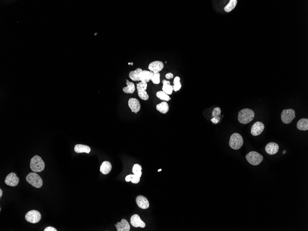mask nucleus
Listing matches in <instances>:
<instances>
[{"mask_svg":"<svg viewBox=\"0 0 308 231\" xmlns=\"http://www.w3.org/2000/svg\"><path fill=\"white\" fill-rule=\"evenodd\" d=\"M295 117V112L293 109L283 110L281 113V120L284 123L286 124L291 123Z\"/></svg>","mask_w":308,"mask_h":231,"instance_id":"6","label":"nucleus"},{"mask_svg":"<svg viewBox=\"0 0 308 231\" xmlns=\"http://www.w3.org/2000/svg\"><path fill=\"white\" fill-rule=\"evenodd\" d=\"M248 162L251 165L257 166L263 161V157L261 154L256 151H251L246 156Z\"/></svg>","mask_w":308,"mask_h":231,"instance_id":"5","label":"nucleus"},{"mask_svg":"<svg viewBox=\"0 0 308 231\" xmlns=\"http://www.w3.org/2000/svg\"><path fill=\"white\" fill-rule=\"evenodd\" d=\"M181 78L177 76L174 78V85L173 86V89L175 91H178L181 88Z\"/></svg>","mask_w":308,"mask_h":231,"instance_id":"26","label":"nucleus"},{"mask_svg":"<svg viewBox=\"0 0 308 231\" xmlns=\"http://www.w3.org/2000/svg\"><path fill=\"white\" fill-rule=\"evenodd\" d=\"M164 68V64L161 61H155L152 62L149 65L148 68L153 73H158Z\"/></svg>","mask_w":308,"mask_h":231,"instance_id":"10","label":"nucleus"},{"mask_svg":"<svg viewBox=\"0 0 308 231\" xmlns=\"http://www.w3.org/2000/svg\"><path fill=\"white\" fill-rule=\"evenodd\" d=\"M112 169V165L108 161H104L100 167V172L103 175L109 174Z\"/></svg>","mask_w":308,"mask_h":231,"instance_id":"18","label":"nucleus"},{"mask_svg":"<svg viewBox=\"0 0 308 231\" xmlns=\"http://www.w3.org/2000/svg\"><path fill=\"white\" fill-rule=\"evenodd\" d=\"M244 143L243 137L240 134L235 133L231 135L229 140V146L231 148L238 150L241 148Z\"/></svg>","mask_w":308,"mask_h":231,"instance_id":"3","label":"nucleus"},{"mask_svg":"<svg viewBox=\"0 0 308 231\" xmlns=\"http://www.w3.org/2000/svg\"><path fill=\"white\" fill-rule=\"evenodd\" d=\"M44 231H57V229H55V228H53L52 227H49L46 228L44 229Z\"/></svg>","mask_w":308,"mask_h":231,"instance_id":"35","label":"nucleus"},{"mask_svg":"<svg viewBox=\"0 0 308 231\" xmlns=\"http://www.w3.org/2000/svg\"><path fill=\"white\" fill-rule=\"evenodd\" d=\"M279 150V146L277 143L274 142H270L266 145L265 151L267 154L273 155L278 153Z\"/></svg>","mask_w":308,"mask_h":231,"instance_id":"12","label":"nucleus"},{"mask_svg":"<svg viewBox=\"0 0 308 231\" xmlns=\"http://www.w3.org/2000/svg\"><path fill=\"white\" fill-rule=\"evenodd\" d=\"M26 180L28 183L37 188H41L43 185V180L36 173L32 172L29 173L26 176Z\"/></svg>","mask_w":308,"mask_h":231,"instance_id":"4","label":"nucleus"},{"mask_svg":"<svg viewBox=\"0 0 308 231\" xmlns=\"http://www.w3.org/2000/svg\"><path fill=\"white\" fill-rule=\"evenodd\" d=\"M165 77H166V79H172L174 78V75L173 73H167L165 75Z\"/></svg>","mask_w":308,"mask_h":231,"instance_id":"33","label":"nucleus"},{"mask_svg":"<svg viewBox=\"0 0 308 231\" xmlns=\"http://www.w3.org/2000/svg\"><path fill=\"white\" fill-rule=\"evenodd\" d=\"M142 168L141 166L139 164H135L134 165L132 168V172L134 175L138 176L139 177H141L142 175Z\"/></svg>","mask_w":308,"mask_h":231,"instance_id":"28","label":"nucleus"},{"mask_svg":"<svg viewBox=\"0 0 308 231\" xmlns=\"http://www.w3.org/2000/svg\"><path fill=\"white\" fill-rule=\"evenodd\" d=\"M19 179L17 177L16 174L14 173H11L8 175L5 180V183L7 185L9 186L15 187L17 186L19 184Z\"/></svg>","mask_w":308,"mask_h":231,"instance_id":"8","label":"nucleus"},{"mask_svg":"<svg viewBox=\"0 0 308 231\" xmlns=\"http://www.w3.org/2000/svg\"><path fill=\"white\" fill-rule=\"evenodd\" d=\"M90 147L83 144H76L74 147V151L77 153H86L89 154L90 152Z\"/></svg>","mask_w":308,"mask_h":231,"instance_id":"17","label":"nucleus"},{"mask_svg":"<svg viewBox=\"0 0 308 231\" xmlns=\"http://www.w3.org/2000/svg\"><path fill=\"white\" fill-rule=\"evenodd\" d=\"M153 73L150 71L143 70L140 75L139 81L147 83L151 80Z\"/></svg>","mask_w":308,"mask_h":231,"instance_id":"16","label":"nucleus"},{"mask_svg":"<svg viewBox=\"0 0 308 231\" xmlns=\"http://www.w3.org/2000/svg\"><path fill=\"white\" fill-rule=\"evenodd\" d=\"M3 191L2 189H0V197H2V195H3Z\"/></svg>","mask_w":308,"mask_h":231,"instance_id":"36","label":"nucleus"},{"mask_svg":"<svg viewBox=\"0 0 308 231\" xmlns=\"http://www.w3.org/2000/svg\"><path fill=\"white\" fill-rule=\"evenodd\" d=\"M156 110L162 114H166L169 110V106L166 102H161L156 105Z\"/></svg>","mask_w":308,"mask_h":231,"instance_id":"22","label":"nucleus"},{"mask_svg":"<svg viewBox=\"0 0 308 231\" xmlns=\"http://www.w3.org/2000/svg\"><path fill=\"white\" fill-rule=\"evenodd\" d=\"M40 212L35 210H30L26 213L25 219L26 221L31 223H37L41 220Z\"/></svg>","mask_w":308,"mask_h":231,"instance_id":"7","label":"nucleus"},{"mask_svg":"<svg viewBox=\"0 0 308 231\" xmlns=\"http://www.w3.org/2000/svg\"><path fill=\"white\" fill-rule=\"evenodd\" d=\"M131 224L135 228L140 227L141 228H144L145 227V223L143 222L139 216L136 214L132 216L131 218Z\"/></svg>","mask_w":308,"mask_h":231,"instance_id":"13","label":"nucleus"},{"mask_svg":"<svg viewBox=\"0 0 308 231\" xmlns=\"http://www.w3.org/2000/svg\"><path fill=\"white\" fill-rule=\"evenodd\" d=\"M221 111V110L219 107L214 108L213 112H212V116L213 117V118L220 117Z\"/></svg>","mask_w":308,"mask_h":231,"instance_id":"32","label":"nucleus"},{"mask_svg":"<svg viewBox=\"0 0 308 231\" xmlns=\"http://www.w3.org/2000/svg\"><path fill=\"white\" fill-rule=\"evenodd\" d=\"M45 164L41 157L35 156L30 160V168L32 171L41 172L44 170Z\"/></svg>","mask_w":308,"mask_h":231,"instance_id":"2","label":"nucleus"},{"mask_svg":"<svg viewBox=\"0 0 308 231\" xmlns=\"http://www.w3.org/2000/svg\"><path fill=\"white\" fill-rule=\"evenodd\" d=\"M156 97L160 100L164 101H169L171 99L169 95L163 91H159L156 93Z\"/></svg>","mask_w":308,"mask_h":231,"instance_id":"27","label":"nucleus"},{"mask_svg":"<svg viewBox=\"0 0 308 231\" xmlns=\"http://www.w3.org/2000/svg\"><path fill=\"white\" fill-rule=\"evenodd\" d=\"M264 124L261 122L257 121L255 123L251 128V134L254 136L259 135L264 130Z\"/></svg>","mask_w":308,"mask_h":231,"instance_id":"9","label":"nucleus"},{"mask_svg":"<svg viewBox=\"0 0 308 231\" xmlns=\"http://www.w3.org/2000/svg\"><path fill=\"white\" fill-rule=\"evenodd\" d=\"M115 226L117 231H129L130 230L129 224L126 219H122L121 222L117 223Z\"/></svg>","mask_w":308,"mask_h":231,"instance_id":"15","label":"nucleus"},{"mask_svg":"<svg viewBox=\"0 0 308 231\" xmlns=\"http://www.w3.org/2000/svg\"><path fill=\"white\" fill-rule=\"evenodd\" d=\"M138 206L141 209H147L149 207V202L147 198L143 196H138L136 199Z\"/></svg>","mask_w":308,"mask_h":231,"instance_id":"14","label":"nucleus"},{"mask_svg":"<svg viewBox=\"0 0 308 231\" xmlns=\"http://www.w3.org/2000/svg\"><path fill=\"white\" fill-rule=\"evenodd\" d=\"M147 83L140 82L138 83L137 84V89L138 91V90H145L146 89H147Z\"/></svg>","mask_w":308,"mask_h":231,"instance_id":"31","label":"nucleus"},{"mask_svg":"<svg viewBox=\"0 0 308 231\" xmlns=\"http://www.w3.org/2000/svg\"><path fill=\"white\" fill-rule=\"evenodd\" d=\"M255 113L250 109H244L239 112L238 120L240 123L247 124L254 119Z\"/></svg>","mask_w":308,"mask_h":231,"instance_id":"1","label":"nucleus"},{"mask_svg":"<svg viewBox=\"0 0 308 231\" xmlns=\"http://www.w3.org/2000/svg\"><path fill=\"white\" fill-rule=\"evenodd\" d=\"M142 71L143 70L141 68H138L135 70L131 71L129 74L130 78L133 81H139L140 75Z\"/></svg>","mask_w":308,"mask_h":231,"instance_id":"21","label":"nucleus"},{"mask_svg":"<svg viewBox=\"0 0 308 231\" xmlns=\"http://www.w3.org/2000/svg\"><path fill=\"white\" fill-rule=\"evenodd\" d=\"M220 120V117L213 118L211 119V121L214 124H217L219 122Z\"/></svg>","mask_w":308,"mask_h":231,"instance_id":"34","label":"nucleus"},{"mask_svg":"<svg viewBox=\"0 0 308 231\" xmlns=\"http://www.w3.org/2000/svg\"><path fill=\"white\" fill-rule=\"evenodd\" d=\"M140 178L138 176L134 175H130L126 176L125 180L127 182L131 181L132 183L138 184L139 182Z\"/></svg>","mask_w":308,"mask_h":231,"instance_id":"25","label":"nucleus"},{"mask_svg":"<svg viewBox=\"0 0 308 231\" xmlns=\"http://www.w3.org/2000/svg\"><path fill=\"white\" fill-rule=\"evenodd\" d=\"M128 106L132 112L137 114L140 110L141 105L139 101L137 98H131L128 102Z\"/></svg>","mask_w":308,"mask_h":231,"instance_id":"11","label":"nucleus"},{"mask_svg":"<svg viewBox=\"0 0 308 231\" xmlns=\"http://www.w3.org/2000/svg\"><path fill=\"white\" fill-rule=\"evenodd\" d=\"M237 3H238V1L237 0H230L229 1V3L224 8V10L227 13H229L232 11L236 7Z\"/></svg>","mask_w":308,"mask_h":231,"instance_id":"24","label":"nucleus"},{"mask_svg":"<svg viewBox=\"0 0 308 231\" xmlns=\"http://www.w3.org/2000/svg\"><path fill=\"white\" fill-rule=\"evenodd\" d=\"M161 170H162V169H160L158 170V172H160Z\"/></svg>","mask_w":308,"mask_h":231,"instance_id":"37","label":"nucleus"},{"mask_svg":"<svg viewBox=\"0 0 308 231\" xmlns=\"http://www.w3.org/2000/svg\"><path fill=\"white\" fill-rule=\"evenodd\" d=\"M163 83V86H162V91L168 94V95H171L173 92L174 89H173V86L170 84V82L168 80L164 79L162 81Z\"/></svg>","mask_w":308,"mask_h":231,"instance_id":"19","label":"nucleus"},{"mask_svg":"<svg viewBox=\"0 0 308 231\" xmlns=\"http://www.w3.org/2000/svg\"><path fill=\"white\" fill-rule=\"evenodd\" d=\"M127 86L123 88V91L127 94H132L135 90V86L133 83L127 80Z\"/></svg>","mask_w":308,"mask_h":231,"instance_id":"23","label":"nucleus"},{"mask_svg":"<svg viewBox=\"0 0 308 231\" xmlns=\"http://www.w3.org/2000/svg\"><path fill=\"white\" fill-rule=\"evenodd\" d=\"M297 128L301 131H307L308 130V119L303 118L299 120L297 123Z\"/></svg>","mask_w":308,"mask_h":231,"instance_id":"20","label":"nucleus"},{"mask_svg":"<svg viewBox=\"0 0 308 231\" xmlns=\"http://www.w3.org/2000/svg\"><path fill=\"white\" fill-rule=\"evenodd\" d=\"M154 84H158L160 83V74L158 73H153L151 77V80Z\"/></svg>","mask_w":308,"mask_h":231,"instance_id":"29","label":"nucleus"},{"mask_svg":"<svg viewBox=\"0 0 308 231\" xmlns=\"http://www.w3.org/2000/svg\"><path fill=\"white\" fill-rule=\"evenodd\" d=\"M138 97L141 99L143 100H145V101L148 100L149 98V96L146 90H138Z\"/></svg>","mask_w":308,"mask_h":231,"instance_id":"30","label":"nucleus"}]
</instances>
